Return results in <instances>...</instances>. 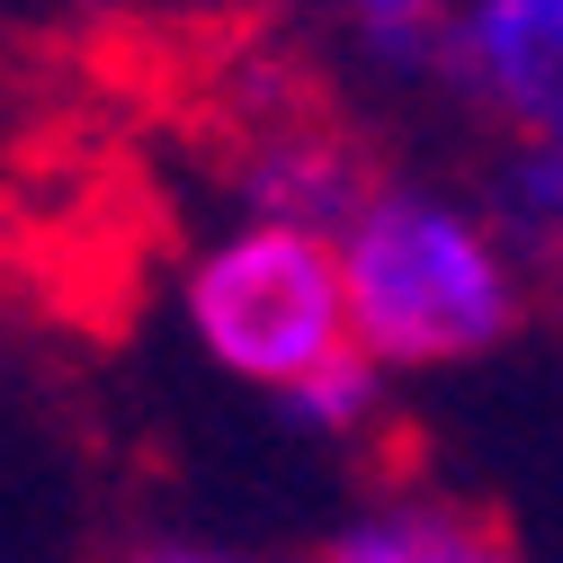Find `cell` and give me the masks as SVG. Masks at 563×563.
Instances as JSON below:
<instances>
[{"label": "cell", "instance_id": "3957f363", "mask_svg": "<svg viewBox=\"0 0 563 563\" xmlns=\"http://www.w3.org/2000/svg\"><path fill=\"white\" fill-rule=\"evenodd\" d=\"M439 81L510 144L563 153V0H456Z\"/></svg>", "mask_w": 563, "mask_h": 563}, {"label": "cell", "instance_id": "6da1fadb", "mask_svg": "<svg viewBox=\"0 0 563 563\" xmlns=\"http://www.w3.org/2000/svg\"><path fill=\"white\" fill-rule=\"evenodd\" d=\"M349 349L385 376H448L492 358L528 322V260L492 224V206L430 179H367L331 233Z\"/></svg>", "mask_w": 563, "mask_h": 563}, {"label": "cell", "instance_id": "7a4b0ae2", "mask_svg": "<svg viewBox=\"0 0 563 563\" xmlns=\"http://www.w3.org/2000/svg\"><path fill=\"white\" fill-rule=\"evenodd\" d=\"M179 331L197 340L206 367H224L251 394H296L322 358L349 349L340 305V251L331 233L296 224H233L179 268Z\"/></svg>", "mask_w": 563, "mask_h": 563}, {"label": "cell", "instance_id": "5b68a950", "mask_svg": "<svg viewBox=\"0 0 563 563\" xmlns=\"http://www.w3.org/2000/svg\"><path fill=\"white\" fill-rule=\"evenodd\" d=\"M367 197L358 153L322 125H277L242 153V216L251 224H296V233H340L349 206Z\"/></svg>", "mask_w": 563, "mask_h": 563}, {"label": "cell", "instance_id": "8992f818", "mask_svg": "<svg viewBox=\"0 0 563 563\" xmlns=\"http://www.w3.org/2000/svg\"><path fill=\"white\" fill-rule=\"evenodd\" d=\"M331 10H340L349 45H358L376 73H394V81H439L456 0H331Z\"/></svg>", "mask_w": 563, "mask_h": 563}, {"label": "cell", "instance_id": "ba28073f", "mask_svg": "<svg viewBox=\"0 0 563 563\" xmlns=\"http://www.w3.org/2000/svg\"><path fill=\"white\" fill-rule=\"evenodd\" d=\"M385 402H394V376L367 358V349H340V358H322L296 394H277V411L296 420L305 439H367L376 420H385Z\"/></svg>", "mask_w": 563, "mask_h": 563}, {"label": "cell", "instance_id": "277c9868", "mask_svg": "<svg viewBox=\"0 0 563 563\" xmlns=\"http://www.w3.org/2000/svg\"><path fill=\"white\" fill-rule=\"evenodd\" d=\"M322 563H519V545L492 510L456 501V492H385L331 528Z\"/></svg>", "mask_w": 563, "mask_h": 563}, {"label": "cell", "instance_id": "9c48e42d", "mask_svg": "<svg viewBox=\"0 0 563 563\" xmlns=\"http://www.w3.org/2000/svg\"><path fill=\"white\" fill-rule=\"evenodd\" d=\"M117 563H268V554H242V545H216V537H144Z\"/></svg>", "mask_w": 563, "mask_h": 563}, {"label": "cell", "instance_id": "52a82bcc", "mask_svg": "<svg viewBox=\"0 0 563 563\" xmlns=\"http://www.w3.org/2000/svg\"><path fill=\"white\" fill-rule=\"evenodd\" d=\"M483 206L519 242V260H563V153L554 144H501Z\"/></svg>", "mask_w": 563, "mask_h": 563}]
</instances>
